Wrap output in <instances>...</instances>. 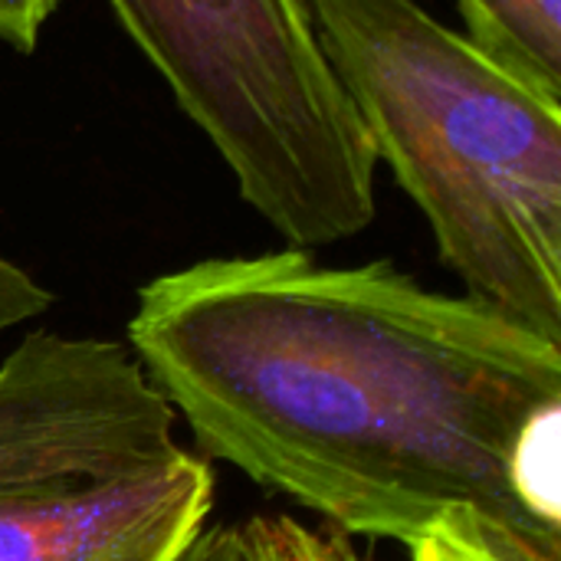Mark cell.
<instances>
[{"mask_svg":"<svg viewBox=\"0 0 561 561\" xmlns=\"http://www.w3.org/2000/svg\"><path fill=\"white\" fill-rule=\"evenodd\" d=\"M174 421L128 345L30 332L0 362V496L161 460Z\"/></svg>","mask_w":561,"mask_h":561,"instance_id":"277c9868","label":"cell"},{"mask_svg":"<svg viewBox=\"0 0 561 561\" xmlns=\"http://www.w3.org/2000/svg\"><path fill=\"white\" fill-rule=\"evenodd\" d=\"M53 306V293L43 289L26 270L0 256V335L39 319Z\"/></svg>","mask_w":561,"mask_h":561,"instance_id":"9c48e42d","label":"cell"},{"mask_svg":"<svg viewBox=\"0 0 561 561\" xmlns=\"http://www.w3.org/2000/svg\"><path fill=\"white\" fill-rule=\"evenodd\" d=\"M378 161L477 296L561 342V105L414 0H306Z\"/></svg>","mask_w":561,"mask_h":561,"instance_id":"7a4b0ae2","label":"cell"},{"mask_svg":"<svg viewBox=\"0 0 561 561\" xmlns=\"http://www.w3.org/2000/svg\"><path fill=\"white\" fill-rule=\"evenodd\" d=\"M411 561H549L526 546L513 542L510 536L496 533L493 526L470 519V516H454L427 529L414 546Z\"/></svg>","mask_w":561,"mask_h":561,"instance_id":"ba28073f","label":"cell"},{"mask_svg":"<svg viewBox=\"0 0 561 561\" xmlns=\"http://www.w3.org/2000/svg\"><path fill=\"white\" fill-rule=\"evenodd\" d=\"M240 536L250 561H362L339 529H309L293 516H253Z\"/></svg>","mask_w":561,"mask_h":561,"instance_id":"52a82bcc","label":"cell"},{"mask_svg":"<svg viewBox=\"0 0 561 561\" xmlns=\"http://www.w3.org/2000/svg\"><path fill=\"white\" fill-rule=\"evenodd\" d=\"M217 496L184 447L135 470L0 496V561H178Z\"/></svg>","mask_w":561,"mask_h":561,"instance_id":"5b68a950","label":"cell"},{"mask_svg":"<svg viewBox=\"0 0 561 561\" xmlns=\"http://www.w3.org/2000/svg\"><path fill=\"white\" fill-rule=\"evenodd\" d=\"M128 348L204 457L414 546L470 516L561 561V342L388 260H204L138 289Z\"/></svg>","mask_w":561,"mask_h":561,"instance_id":"6da1fadb","label":"cell"},{"mask_svg":"<svg viewBox=\"0 0 561 561\" xmlns=\"http://www.w3.org/2000/svg\"><path fill=\"white\" fill-rule=\"evenodd\" d=\"M467 39L561 105V0H457Z\"/></svg>","mask_w":561,"mask_h":561,"instance_id":"8992f818","label":"cell"},{"mask_svg":"<svg viewBox=\"0 0 561 561\" xmlns=\"http://www.w3.org/2000/svg\"><path fill=\"white\" fill-rule=\"evenodd\" d=\"M178 561H250L240 526H210L184 549Z\"/></svg>","mask_w":561,"mask_h":561,"instance_id":"8fae6325","label":"cell"},{"mask_svg":"<svg viewBox=\"0 0 561 561\" xmlns=\"http://www.w3.org/2000/svg\"><path fill=\"white\" fill-rule=\"evenodd\" d=\"M56 3L59 0H0V39L20 53H33Z\"/></svg>","mask_w":561,"mask_h":561,"instance_id":"30bf717a","label":"cell"},{"mask_svg":"<svg viewBox=\"0 0 561 561\" xmlns=\"http://www.w3.org/2000/svg\"><path fill=\"white\" fill-rule=\"evenodd\" d=\"M240 197L296 250L375 220V148L306 0H108Z\"/></svg>","mask_w":561,"mask_h":561,"instance_id":"3957f363","label":"cell"}]
</instances>
